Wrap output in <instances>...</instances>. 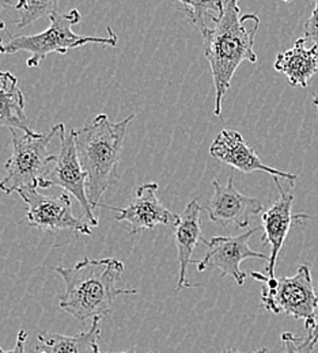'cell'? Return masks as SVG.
<instances>
[{
  "mask_svg": "<svg viewBox=\"0 0 318 353\" xmlns=\"http://www.w3.org/2000/svg\"><path fill=\"white\" fill-rule=\"evenodd\" d=\"M159 185L155 182L143 183L137 188V194L126 208L98 204L99 208L116 212L115 219L127 221L131 225L130 234L135 235L146 230H152L157 225L176 227L180 221V215L168 210L158 199Z\"/></svg>",
  "mask_w": 318,
  "mask_h": 353,
  "instance_id": "30bf717a",
  "label": "cell"
},
{
  "mask_svg": "<svg viewBox=\"0 0 318 353\" xmlns=\"http://www.w3.org/2000/svg\"><path fill=\"white\" fill-rule=\"evenodd\" d=\"M101 318H94L88 332L77 336H64L54 332H40L37 334L39 353H101L99 351V330Z\"/></svg>",
  "mask_w": 318,
  "mask_h": 353,
  "instance_id": "e0dca14e",
  "label": "cell"
},
{
  "mask_svg": "<svg viewBox=\"0 0 318 353\" xmlns=\"http://www.w3.org/2000/svg\"><path fill=\"white\" fill-rule=\"evenodd\" d=\"M273 68L288 79L292 88H308L318 71V48H306V39H298L294 46L276 56Z\"/></svg>",
  "mask_w": 318,
  "mask_h": 353,
  "instance_id": "9a60e30c",
  "label": "cell"
},
{
  "mask_svg": "<svg viewBox=\"0 0 318 353\" xmlns=\"http://www.w3.org/2000/svg\"><path fill=\"white\" fill-rule=\"evenodd\" d=\"M281 343L284 347L283 353H312L313 347L310 343V339L306 337H298L291 332H286L281 334Z\"/></svg>",
  "mask_w": 318,
  "mask_h": 353,
  "instance_id": "ffe728a7",
  "label": "cell"
},
{
  "mask_svg": "<svg viewBox=\"0 0 318 353\" xmlns=\"http://www.w3.org/2000/svg\"><path fill=\"white\" fill-rule=\"evenodd\" d=\"M66 288L59 307L85 322L90 318H105L113 311L116 298L137 295V290L120 287L126 266L116 259L92 260L86 257L74 266H53Z\"/></svg>",
  "mask_w": 318,
  "mask_h": 353,
  "instance_id": "7a4b0ae2",
  "label": "cell"
},
{
  "mask_svg": "<svg viewBox=\"0 0 318 353\" xmlns=\"http://www.w3.org/2000/svg\"><path fill=\"white\" fill-rule=\"evenodd\" d=\"M223 0H189V4L185 6L183 10L192 25L203 34L208 29L206 19H211L212 22L218 19L223 12Z\"/></svg>",
  "mask_w": 318,
  "mask_h": 353,
  "instance_id": "d6986e66",
  "label": "cell"
},
{
  "mask_svg": "<svg viewBox=\"0 0 318 353\" xmlns=\"http://www.w3.org/2000/svg\"><path fill=\"white\" fill-rule=\"evenodd\" d=\"M273 181L279 190V199L272 204L270 210L263 214V242L264 245L271 246V254L267 265V276L276 277V263L277 256L284 245V241L288 235V231L294 221H309V216L305 214H294L292 204H294V194L284 190L279 182L277 176H273Z\"/></svg>",
  "mask_w": 318,
  "mask_h": 353,
  "instance_id": "4fadbf2b",
  "label": "cell"
},
{
  "mask_svg": "<svg viewBox=\"0 0 318 353\" xmlns=\"http://www.w3.org/2000/svg\"><path fill=\"white\" fill-rule=\"evenodd\" d=\"M221 353H244L239 352V351H237V350H232V348H226V350H223ZM249 353H268V350L267 348H260V350H257V351H255V352H249Z\"/></svg>",
  "mask_w": 318,
  "mask_h": 353,
  "instance_id": "d4e9b609",
  "label": "cell"
},
{
  "mask_svg": "<svg viewBox=\"0 0 318 353\" xmlns=\"http://www.w3.org/2000/svg\"><path fill=\"white\" fill-rule=\"evenodd\" d=\"M215 26L207 29L204 39V56L208 60L215 86L214 114H222L225 95L231 86L232 77L244 61L256 63L255 39L260 29L257 14H241L239 0H226L222 15L214 21Z\"/></svg>",
  "mask_w": 318,
  "mask_h": 353,
  "instance_id": "6da1fadb",
  "label": "cell"
},
{
  "mask_svg": "<svg viewBox=\"0 0 318 353\" xmlns=\"http://www.w3.org/2000/svg\"><path fill=\"white\" fill-rule=\"evenodd\" d=\"M261 227H255L241 235L235 236H212L210 241L204 238L203 243L208 246V252L201 261H197V270L208 269L221 270L222 277H232L234 281L242 287L246 280V273L241 269L245 260H270V256L250 249L252 236L259 232Z\"/></svg>",
  "mask_w": 318,
  "mask_h": 353,
  "instance_id": "9c48e42d",
  "label": "cell"
},
{
  "mask_svg": "<svg viewBox=\"0 0 318 353\" xmlns=\"http://www.w3.org/2000/svg\"><path fill=\"white\" fill-rule=\"evenodd\" d=\"M57 132L59 124L46 133L19 134L17 130H10L12 155L4 165L6 176L0 181L3 193L40 188V181L50 170L49 165L54 162V155H50L48 148Z\"/></svg>",
  "mask_w": 318,
  "mask_h": 353,
  "instance_id": "8992f818",
  "label": "cell"
},
{
  "mask_svg": "<svg viewBox=\"0 0 318 353\" xmlns=\"http://www.w3.org/2000/svg\"><path fill=\"white\" fill-rule=\"evenodd\" d=\"M81 22V12L77 8L66 14L56 12L49 17V28L46 32L32 36H10V39H0V53L14 54L17 52H30L32 56L26 61L29 68H37L49 53L66 54L71 49L83 45L98 44L103 46H116L119 37L110 26L106 28L105 37H85L72 32V26Z\"/></svg>",
  "mask_w": 318,
  "mask_h": 353,
  "instance_id": "277c9868",
  "label": "cell"
},
{
  "mask_svg": "<svg viewBox=\"0 0 318 353\" xmlns=\"http://www.w3.org/2000/svg\"><path fill=\"white\" fill-rule=\"evenodd\" d=\"M26 204V219L29 225L46 232L74 231L78 235H92L89 221L72 214V201L67 192L60 196H46L37 189L18 192Z\"/></svg>",
  "mask_w": 318,
  "mask_h": 353,
  "instance_id": "ba28073f",
  "label": "cell"
},
{
  "mask_svg": "<svg viewBox=\"0 0 318 353\" xmlns=\"http://www.w3.org/2000/svg\"><path fill=\"white\" fill-rule=\"evenodd\" d=\"M281 1H286V3H290L291 0H281Z\"/></svg>",
  "mask_w": 318,
  "mask_h": 353,
  "instance_id": "f1b7e54d",
  "label": "cell"
},
{
  "mask_svg": "<svg viewBox=\"0 0 318 353\" xmlns=\"http://www.w3.org/2000/svg\"><path fill=\"white\" fill-rule=\"evenodd\" d=\"M57 136L60 139L59 152L54 155L53 168L40 181V188L48 189L50 186H60L67 193L72 194L82 207L85 219L92 227H97L98 218L94 215V208L91 207L86 192L88 174L81 165L74 136L71 131L68 134L66 133L64 124H59Z\"/></svg>",
  "mask_w": 318,
  "mask_h": 353,
  "instance_id": "52a82bcc",
  "label": "cell"
},
{
  "mask_svg": "<svg viewBox=\"0 0 318 353\" xmlns=\"http://www.w3.org/2000/svg\"><path fill=\"white\" fill-rule=\"evenodd\" d=\"M179 1H180V3H182V6H183V7L189 4V0H179Z\"/></svg>",
  "mask_w": 318,
  "mask_h": 353,
  "instance_id": "484cf974",
  "label": "cell"
},
{
  "mask_svg": "<svg viewBox=\"0 0 318 353\" xmlns=\"http://www.w3.org/2000/svg\"><path fill=\"white\" fill-rule=\"evenodd\" d=\"M210 155L223 162L225 165L231 166L232 169L246 174L263 172L277 178L290 179L291 182H294L298 178L295 174L284 173L267 166L256 154L253 147H250L245 141L242 134L237 131L223 130L218 133L210 147Z\"/></svg>",
  "mask_w": 318,
  "mask_h": 353,
  "instance_id": "7c38bea8",
  "label": "cell"
},
{
  "mask_svg": "<svg viewBox=\"0 0 318 353\" xmlns=\"http://www.w3.org/2000/svg\"><path fill=\"white\" fill-rule=\"evenodd\" d=\"M10 4H11V0H0V15H1V11H3L7 6H10ZM6 28H7L6 22H3L1 18H0V30H6Z\"/></svg>",
  "mask_w": 318,
  "mask_h": 353,
  "instance_id": "cb8c5ba5",
  "label": "cell"
},
{
  "mask_svg": "<svg viewBox=\"0 0 318 353\" xmlns=\"http://www.w3.org/2000/svg\"><path fill=\"white\" fill-rule=\"evenodd\" d=\"M135 114L113 123L103 113L78 130H71L77 152L88 174L86 192L91 207L97 208L108 189L119 182V163L128 125Z\"/></svg>",
  "mask_w": 318,
  "mask_h": 353,
  "instance_id": "3957f363",
  "label": "cell"
},
{
  "mask_svg": "<svg viewBox=\"0 0 318 353\" xmlns=\"http://www.w3.org/2000/svg\"><path fill=\"white\" fill-rule=\"evenodd\" d=\"M305 39L312 41L318 48V0H316L315 10L305 23Z\"/></svg>",
  "mask_w": 318,
  "mask_h": 353,
  "instance_id": "44dd1931",
  "label": "cell"
},
{
  "mask_svg": "<svg viewBox=\"0 0 318 353\" xmlns=\"http://www.w3.org/2000/svg\"><path fill=\"white\" fill-rule=\"evenodd\" d=\"M34 353H39V352H36V351H34Z\"/></svg>",
  "mask_w": 318,
  "mask_h": 353,
  "instance_id": "f546056e",
  "label": "cell"
},
{
  "mask_svg": "<svg viewBox=\"0 0 318 353\" xmlns=\"http://www.w3.org/2000/svg\"><path fill=\"white\" fill-rule=\"evenodd\" d=\"M201 207L197 200H192L180 215V221L175 227V243L177 248V260L180 264L179 272V283L177 290L196 287L192 283L186 281V270L188 265L195 264L192 260V254L199 242H203L204 238L201 235Z\"/></svg>",
  "mask_w": 318,
  "mask_h": 353,
  "instance_id": "5bb4252c",
  "label": "cell"
},
{
  "mask_svg": "<svg viewBox=\"0 0 318 353\" xmlns=\"http://www.w3.org/2000/svg\"><path fill=\"white\" fill-rule=\"evenodd\" d=\"M252 277L261 281V306L266 311L284 312L298 321L305 322L308 334L315 330V314L317 307V290L313 285L310 264H301L291 277H270L260 272H253Z\"/></svg>",
  "mask_w": 318,
  "mask_h": 353,
  "instance_id": "5b68a950",
  "label": "cell"
},
{
  "mask_svg": "<svg viewBox=\"0 0 318 353\" xmlns=\"http://www.w3.org/2000/svg\"><path fill=\"white\" fill-rule=\"evenodd\" d=\"M315 322H316V326H315V330L308 334V337L310 339V343H312V347L315 348L317 345L318 343V290H317V307H316V314H315Z\"/></svg>",
  "mask_w": 318,
  "mask_h": 353,
  "instance_id": "603a6c76",
  "label": "cell"
},
{
  "mask_svg": "<svg viewBox=\"0 0 318 353\" xmlns=\"http://www.w3.org/2000/svg\"><path fill=\"white\" fill-rule=\"evenodd\" d=\"M313 103H315V105H316V106L318 108V95L315 97V99H313Z\"/></svg>",
  "mask_w": 318,
  "mask_h": 353,
  "instance_id": "4316f807",
  "label": "cell"
},
{
  "mask_svg": "<svg viewBox=\"0 0 318 353\" xmlns=\"http://www.w3.org/2000/svg\"><path fill=\"white\" fill-rule=\"evenodd\" d=\"M59 0H18L15 10L18 11V19L14 25L23 29L28 25L44 18L50 17L57 11Z\"/></svg>",
  "mask_w": 318,
  "mask_h": 353,
  "instance_id": "ac0fdd59",
  "label": "cell"
},
{
  "mask_svg": "<svg viewBox=\"0 0 318 353\" xmlns=\"http://www.w3.org/2000/svg\"><path fill=\"white\" fill-rule=\"evenodd\" d=\"M0 127L34 132L25 112V97L18 86V78L8 71H0Z\"/></svg>",
  "mask_w": 318,
  "mask_h": 353,
  "instance_id": "2e32d148",
  "label": "cell"
},
{
  "mask_svg": "<svg viewBox=\"0 0 318 353\" xmlns=\"http://www.w3.org/2000/svg\"><path fill=\"white\" fill-rule=\"evenodd\" d=\"M26 340H28V332L19 330V332H18V336H17L15 347H14L12 350H10V351H6V350L0 348V353H25Z\"/></svg>",
  "mask_w": 318,
  "mask_h": 353,
  "instance_id": "7402d4cb",
  "label": "cell"
},
{
  "mask_svg": "<svg viewBox=\"0 0 318 353\" xmlns=\"http://www.w3.org/2000/svg\"><path fill=\"white\" fill-rule=\"evenodd\" d=\"M101 353H117V352H101ZM119 353H135V352H132V351H127V352H119ZM148 353H154V352H148Z\"/></svg>",
  "mask_w": 318,
  "mask_h": 353,
  "instance_id": "83f0119b",
  "label": "cell"
},
{
  "mask_svg": "<svg viewBox=\"0 0 318 353\" xmlns=\"http://www.w3.org/2000/svg\"><path fill=\"white\" fill-rule=\"evenodd\" d=\"M214 194L206 205L210 221L228 228L230 225L245 228L253 216L263 212V204L256 197L242 194L234 186V174L231 173L228 182L219 179L212 181Z\"/></svg>",
  "mask_w": 318,
  "mask_h": 353,
  "instance_id": "8fae6325",
  "label": "cell"
}]
</instances>
